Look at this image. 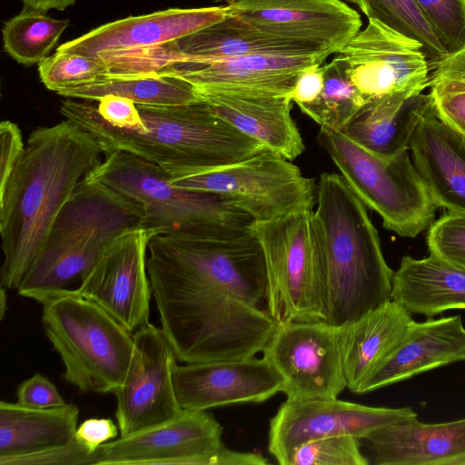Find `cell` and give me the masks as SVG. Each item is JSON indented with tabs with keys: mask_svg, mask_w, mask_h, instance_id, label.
<instances>
[{
	"mask_svg": "<svg viewBox=\"0 0 465 465\" xmlns=\"http://www.w3.org/2000/svg\"><path fill=\"white\" fill-rule=\"evenodd\" d=\"M147 272L161 326L184 363L262 352L277 322L267 310V271L250 225L159 232Z\"/></svg>",
	"mask_w": 465,
	"mask_h": 465,
	"instance_id": "1",
	"label": "cell"
},
{
	"mask_svg": "<svg viewBox=\"0 0 465 465\" xmlns=\"http://www.w3.org/2000/svg\"><path fill=\"white\" fill-rule=\"evenodd\" d=\"M102 153L94 137L66 119L30 134L22 157L0 189L1 286L17 289L60 211L101 162Z\"/></svg>",
	"mask_w": 465,
	"mask_h": 465,
	"instance_id": "2",
	"label": "cell"
},
{
	"mask_svg": "<svg viewBox=\"0 0 465 465\" xmlns=\"http://www.w3.org/2000/svg\"><path fill=\"white\" fill-rule=\"evenodd\" d=\"M60 113L94 137L103 154H134L157 165L171 179L226 166L266 147L202 100L181 105L134 104L117 124L102 119L92 101L66 98Z\"/></svg>",
	"mask_w": 465,
	"mask_h": 465,
	"instance_id": "3",
	"label": "cell"
},
{
	"mask_svg": "<svg viewBox=\"0 0 465 465\" xmlns=\"http://www.w3.org/2000/svg\"><path fill=\"white\" fill-rule=\"evenodd\" d=\"M316 203L326 260V322L339 327L391 300L393 271L366 206L341 174H321Z\"/></svg>",
	"mask_w": 465,
	"mask_h": 465,
	"instance_id": "4",
	"label": "cell"
},
{
	"mask_svg": "<svg viewBox=\"0 0 465 465\" xmlns=\"http://www.w3.org/2000/svg\"><path fill=\"white\" fill-rule=\"evenodd\" d=\"M138 226L142 218L134 205L84 177L57 215L18 294L43 304L69 292L114 237Z\"/></svg>",
	"mask_w": 465,
	"mask_h": 465,
	"instance_id": "5",
	"label": "cell"
},
{
	"mask_svg": "<svg viewBox=\"0 0 465 465\" xmlns=\"http://www.w3.org/2000/svg\"><path fill=\"white\" fill-rule=\"evenodd\" d=\"M43 305V327L64 365L62 378L82 392H114L134 353V333L93 301L64 292Z\"/></svg>",
	"mask_w": 465,
	"mask_h": 465,
	"instance_id": "6",
	"label": "cell"
},
{
	"mask_svg": "<svg viewBox=\"0 0 465 465\" xmlns=\"http://www.w3.org/2000/svg\"><path fill=\"white\" fill-rule=\"evenodd\" d=\"M267 271L266 305L276 322L326 321V260L315 212L252 223Z\"/></svg>",
	"mask_w": 465,
	"mask_h": 465,
	"instance_id": "7",
	"label": "cell"
},
{
	"mask_svg": "<svg viewBox=\"0 0 465 465\" xmlns=\"http://www.w3.org/2000/svg\"><path fill=\"white\" fill-rule=\"evenodd\" d=\"M104 155L85 178L103 184L134 205L144 228L159 233L253 223L223 196L180 187L163 169L138 156L121 151Z\"/></svg>",
	"mask_w": 465,
	"mask_h": 465,
	"instance_id": "8",
	"label": "cell"
},
{
	"mask_svg": "<svg viewBox=\"0 0 465 465\" xmlns=\"http://www.w3.org/2000/svg\"><path fill=\"white\" fill-rule=\"evenodd\" d=\"M317 140L350 189L381 217L384 228L414 238L431 224L437 206L408 150L381 158L341 131L324 127Z\"/></svg>",
	"mask_w": 465,
	"mask_h": 465,
	"instance_id": "9",
	"label": "cell"
},
{
	"mask_svg": "<svg viewBox=\"0 0 465 465\" xmlns=\"http://www.w3.org/2000/svg\"><path fill=\"white\" fill-rule=\"evenodd\" d=\"M170 180L183 188L223 196L253 223L312 209L317 203L314 179L267 147L237 163Z\"/></svg>",
	"mask_w": 465,
	"mask_h": 465,
	"instance_id": "10",
	"label": "cell"
},
{
	"mask_svg": "<svg viewBox=\"0 0 465 465\" xmlns=\"http://www.w3.org/2000/svg\"><path fill=\"white\" fill-rule=\"evenodd\" d=\"M290 400L338 398L347 388L339 327L326 321H282L262 351Z\"/></svg>",
	"mask_w": 465,
	"mask_h": 465,
	"instance_id": "11",
	"label": "cell"
},
{
	"mask_svg": "<svg viewBox=\"0 0 465 465\" xmlns=\"http://www.w3.org/2000/svg\"><path fill=\"white\" fill-rule=\"evenodd\" d=\"M223 427L206 411H182L152 429L105 442L95 465H233L235 450L223 443Z\"/></svg>",
	"mask_w": 465,
	"mask_h": 465,
	"instance_id": "12",
	"label": "cell"
},
{
	"mask_svg": "<svg viewBox=\"0 0 465 465\" xmlns=\"http://www.w3.org/2000/svg\"><path fill=\"white\" fill-rule=\"evenodd\" d=\"M134 341L125 378L113 392L121 437L163 424L183 411L173 385L178 359L163 329L149 322L134 332Z\"/></svg>",
	"mask_w": 465,
	"mask_h": 465,
	"instance_id": "13",
	"label": "cell"
},
{
	"mask_svg": "<svg viewBox=\"0 0 465 465\" xmlns=\"http://www.w3.org/2000/svg\"><path fill=\"white\" fill-rule=\"evenodd\" d=\"M156 233L142 226L121 232L70 292L93 301L133 333L147 325L152 297L147 249Z\"/></svg>",
	"mask_w": 465,
	"mask_h": 465,
	"instance_id": "14",
	"label": "cell"
},
{
	"mask_svg": "<svg viewBox=\"0 0 465 465\" xmlns=\"http://www.w3.org/2000/svg\"><path fill=\"white\" fill-rule=\"evenodd\" d=\"M410 407H371L333 399H286L270 420L268 450L284 465L298 446L321 438L349 435L363 440L371 431L416 418Z\"/></svg>",
	"mask_w": 465,
	"mask_h": 465,
	"instance_id": "15",
	"label": "cell"
},
{
	"mask_svg": "<svg viewBox=\"0 0 465 465\" xmlns=\"http://www.w3.org/2000/svg\"><path fill=\"white\" fill-rule=\"evenodd\" d=\"M336 54L348 63L351 80L366 100L394 93L415 95L429 86L423 46L378 21L369 19Z\"/></svg>",
	"mask_w": 465,
	"mask_h": 465,
	"instance_id": "16",
	"label": "cell"
},
{
	"mask_svg": "<svg viewBox=\"0 0 465 465\" xmlns=\"http://www.w3.org/2000/svg\"><path fill=\"white\" fill-rule=\"evenodd\" d=\"M173 385L183 411L259 403L282 391L284 380L263 356L177 365Z\"/></svg>",
	"mask_w": 465,
	"mask_h": 465,
	"instance_id": "17",
	"label": "cell"
},
{
	"mask_svg": "<svg viewBox=\"0 0 465 465\" xmlns=\"http://www.w3.org/2000/svg\"><path fill=\"white\" fill-rule=\"evenodd\" d=\"M322 56L253 54L219 59L179 58L152 62L125 74L173 75L194 87H228L268 91L289 95L300 74Z\"/></svg>",
	"mask_w": 465,
	"mask_h": 465,
	"instance_id": "18",
	"label": "cell"
},
{
	"mask_svg": "<svg viewBox=\"0 0 465 465\" xmlns=\"http://www.w3.org/2000/svg\"><path fill=\"white\" fill-rule=\"evenodd\" d=\"M227 13L277 35L338 53L361 30L359 13L341 0H236Z\"/></svg>",
	"mask_w": 465,
	"mask_h": 465,
	"instance_id": "19",
	"label": "cell"
},
{
	"mask_svg": "<svg viewBox=\"0 0 465 465\" xmlns=\"http://www.w3.org/2000/svg\"><path fill=\"white\" fill-rule=\"evenodd\" d=\"M226 5L171 8L116 20L60 45L56 51L96 58L101 55L161 46L217 23Z\"/></svg>",
	"mask_w": 465,
	"mask_h": 465,
	"instance_id": "20",
	"label": "cell"
},
{
	"mask_svg": "<svg viewBox=\"0 0 465 465\" xmlns=\"http://www.w3.org/2000/svg\"><path fill=\"white\" fill-rule=\"evenodd\" d=\"M200 100L242 134L290 161L304 151L301 133L291 115L289 95L228 87H195Z\"/></svg>",
	"mask_w": 465,
	"mask_h": 465,
	"instance_id": "21",
	"label": "cell"
},
{
	"mask_svg": "<svg viewBox=\"0 0 465 465\" xmlns=\"http://www.w3.org/2000/svg\"><path fill=\"white\" fill-rule=\"evenodd\" d=\"M465 361V327L460 315L413 321L394 351L359 387L364 394L420 373Z\"/></svg>",
	"mask_w": 465,
	"mask_h": 465,
	"instance_id": "22",
	"label": "cell"
},
{
	"mask_svg": "<svg viewBox=\"0 0 465 465\" xmlns=\"http://www.w3.org/2000/svg\"><path fill=\"white\" fill-rule=\"evenodd\" d=\"M370 464L465 465V418L441 423H423L416 418L371 431Z\"/></svg>",
	"mask_w": 465,
	"mask_h": 465,
	"instance_id": "23",
	"label": "cell"
},
{
	"mask_svg": "<svg viewBox=\"0 0 465 465\" xmlns=\"http://www.w3.org/2000/svg\"><path fill=\"white\" fill-rule=\"evenodd\" d=\"M409 147L436 206L465 214V137L441 121L432 104Z\"/></svg>",
	"mask_w": 465,
	"mask_h": 465,
	"instance_id": "24",
	"label": "cell"
},
{
	"mask_svg": "<svg viewBox=\"0 0 465 465\" xmlns=\"http://www.w3.org/2000/svg\"><path fill=\"white\" fill-rule=\"evenodd\" d=\"M411 313L389 300L358 319L339 326L347 388L353 393L394 351L414 321Z\"/></svg>",
	"mask_w": 465,
	"mask_h": 465,
	"instance_id": "25",
	"label": "cell"
},
{
	"mask_svg": "<svg viewBox=\"0 0 465 465\" xmlns=\"http://www.w3.org/2000/svg\"><path fill=\"white\" fill-rule=\"evenodd\" d=\"M432 104L431 93L370 98L341 131L370 153L391 158L410 148L419 122Z\"/></svg>",
	"mask_w": 465,
	"mask_h": 465,
	"instance_id": "26",
	"label": "cell"
},
{
	"mask_svg": "<svg viewBox=\"0 0 465 465\" xmlns=\"http://www.w3.org/2000/svg\"><path fill=\"white\" fill-rule=\"evenodd\" d=\"M391 300L429 318L465 309V265L430 254L423 259L406 255L393 271Z\"/></svg>",
	"mask_w": 465,
	"mask_h": 465,
	"instance_id": "27",
	"label": "cell"
},
{
	"mask_svg": "<svg viewBox=\"0 0 465 465\" xmlns=\"http://www.w3.org/2000/svg\"><path fill=\"white\" fill-rule=\"evenodd\" d=\"M79 408L73 403L47 409L0 401V459L39 453L74 439Z\"/></svg>",
	"mask_w": 465,
	"mask_h": 465,
	"instance_id": "28",
	"label": "cell"
},
{
	"mask_svg": "<svg viewBox=\"0 0 465 465\" xmlns=\"http://www.w3.org/2000/svg\"><path fill=\"white\" fill-rule=\"evenodd\" d=\"M57 94L92 102L113 94L144 105H181L200 101L191 83L159 74H107L94 83L64 90Z\"/></svg>",
	"mask_w": 465,
	"mask_h": 465,
	"instance_id": "29",
	"label": "cell"
},
{
	"mask_svg": "<svg viewBox=\"0 0 465 465\" xmlns=\"http://www.w3.org/2000/svg\"><path fill=\"white\" fill-rule=\"evenodd\" d=\"M68 25V19H54L45 13L24 8L5 23L4 48L19 64H39L47 57Z\"/></svg>",
	"mask_w": 465,
	"mask_h": 465,
	"instance_id": "30",
	"label": "cell"
},
{
	"mask_svg": "<svg viewBox=\"0 0 465 465\" xmlns=\"http://www.w3.org/2000/svg\"><path fill=\"white\" fill-rule=\"evenodd\" d=\"M324 83L321 94L300 110L321 127L342 130L366 99L352 84L349 64L339 55L322 65Z\"/></svg>",
	"mask_w": 465,
	"mask_h": 465,
	"instance_id": "31",
	"label": "cell"
},
{
	"mask_svg": "<svg viewBox=\"0 0 465 465\" xmlns=\"http://www.w3.org/2000/svg\"><path fill=\"white\" fill-rule=\"evenodd\" d=\"M356 5L368 19L375 20L418 41L426 54L430 70L448 56L443 45L414 0H346Z\"/></svg>",
	"mask_w": 465,
	"mask_h": 465,
	"instance_id": "32",
	"label": "cell"
},
{
	"mask_svg": "<svg viewBox=\"0 0 465 465\" xmlns=\"http://www.w3.org/2000/svg\"><path fill=\"white\" fill-rule=\"evenodd\" d=\"M38 72L45 87L58 94L94 83L107 75L109 69L103 60L56 51L38 64Z\"/></svg>",
	"mask_w": 465,
	"mask_h": 465,
	"instance_id": "33",
	"label": "cell"
},
{
	"mask_svg": "<svg viewBox=\"0 0 465 465\" xmlns=\"http://www.w3.org/2000/svg\"><path fill=\"white\" fill-rule=\"evenodd\" d=\"M360 440L349 435L312 440L296 447L284 465H368Z\"/></svg>",
	"mask_w": 465,
	"mask_h": 465,
	"instance_id": "34",
	"label": "cell"
},
{
	"mask_svg": "<svg viewBox=\"0 0 465 465\" xmlns=\"http://www.w3.org/2000/svg\"><path fill=\"white\" fill-rule=\"evenodd\" d=\"M448 55L465 49V0H414Z\"/></svg>",
	"mask_w": 465,
	"mask_h": 465,
	"instance_id": "35",
	"label": "cell"
},
{
	"mask_svg": "<svg viewBox=\"0 0 465 465\" xmlns=\"http://www.w3.org/2000/svg\"><path fill=\"white\" fill-rule=\"evenodd\" d=\"M427 245L430 255L465 265V214L450 213L434 222Z\"/></svg>",
	"mask_w": 465,
	"mask_h": 465,
	"instance_id": "36",
	"label": "cell"
},
{
	"mask_svg": "<svg viewBox=\"0 0 465 465\" xmlns=\"http://www.w3.org/2000/svg\"><path fill=\"white\" fill-rule=\"evenodd\" d=\"M430 87L438 117L465 137V84L440 82Z\"/></svg>",
	"mask_w": 465,
	"mask_h": 465,
	"instance_id": "37",
	"label": "cell"
},
{
	"mask_svg": "<svg viewBox=\"0 0 465 465\" xmlns=\"http://www.w3.org/2000/svg\"><path fill=\"white\" fill-rule=\"evenodd\" d=\"M97 450L92 452L75 439L67 445L39 453L0 459V465H95Z\"/></svg>",
	"mask_w": 465,
	"mask_h": 465,
	"instance_id": "38",
	"label": "cell"
},
{
	"mask_svg": "<svg viewBox=\"0 0 465 465\" xmlns=\"http://www.w3.org/2000/svg\"><path fill=\"white\" fill-rule=\"evenodd\" d=\"M15 397L18 404L29 408L47 409L66 404L54 384L39 373L18 384Z\"/></svg>",
	"mask_w": 465,
	"mask_h": 465,
	"instance_id": "39",
	"label": "cell"
},
{
	"mask_svg": "<svg viewBox=\"0 0 465 465\" xmlns=\"http://www.w3.org/2000/svg\"><path fill=\"white\" fill-rule=\"evenodd\" d=\"M25 149L22 133L15 123L3 120L0 124V189L11 176Z\"/></svg>",
	"mask_w": 465,
	"mask_h": 465,
	"instance_id": "40",
	"label": "cell"
},
{
	"mask_svg": "<svg viewBox=\"0 0 465 465\" xmlns=\"http://www.w3.org/2000/svg\"><path fill=\"white\" fill-rule=\"evenodd\" d=\"M118 430V425L111 419L91 418L77 427L74 439L95 452L102 444L116 438Z\"/></svg>",
	"mask_w": 465,
	"mask_h": 465,
	"instance_id": "41",
	"label": "cell"
},
{
	"mask_svg": "<svg viewBox=\"0 0 465 465\" xmlns=\"http://www.w3.org/2000/svg\"><path fill=\"white\" fill-rule=\"evenodd\" d=\"M323 83V67L322 64L312 65L300 74L289 97L297 105L311 104L321 94Z\"/></svg>",
	"mask_w": 465,
	"mask_h": 465,
	"instance_id": "42",
	"label": "cell"
},
{
	"mask_svg": "<svg viewBox=\"0 0 465 465\" xmlns=\"http://www.w3.org/2000/svg\"><path fill=\"white\" fill-rule=\"evenodd\" d=\"M440 82L465 84V49L439 62L430 75L429 86Z\"/></svg>",
	"mask_w": 465,
	"mask_h": 465,
	"instance_id": "43",
	"label": "cell"
},
{
	"mask_svg": "<svg viewBox=\"0 0 465 465\" xmlns=\"http://www.w3.org/2000/svg\"><path fill=\"white\" fill-rule=\"evenodd\" d=\"M24 8L46 13L51 9L64 10L73 5L75 0H22Z\"/></svg>",
	"mask_w": 465,
	"mask_h": 465,
	"instance_id": "44",
	"label": "cell"
},
{
	"mask_svg": "<svg viewBox=\"0 0 465 465\" xmlns=\"http://www.w3.org/2000/svg\"><path fill=\"white\" fill-rule=\"evenodd\" d=\"M6 288L1 286L0 289V319L4 320L6 310H7V292Z\"/></svg>",
	"mask_w": 465,
	"mask_h": 465,
	"instance_id": "45",
	"label": "cell"
},
{
	"mask_svg": "<svg viewBox=\"0 0 465 465\" xmlns=\"http://www.w3.org/2000/svg\"><path fill=\"white\" fill-rule=\"evenodd\" d=\"M213 1L214 2H222V1H223V2L227 3V5H231V4L234 3L236 0H213Z\"/></svg>",
	"mask_w": 465,
	"mask_h": 465,
	"instance_id": "46",
	"label": "cell"
}]
</instances>
